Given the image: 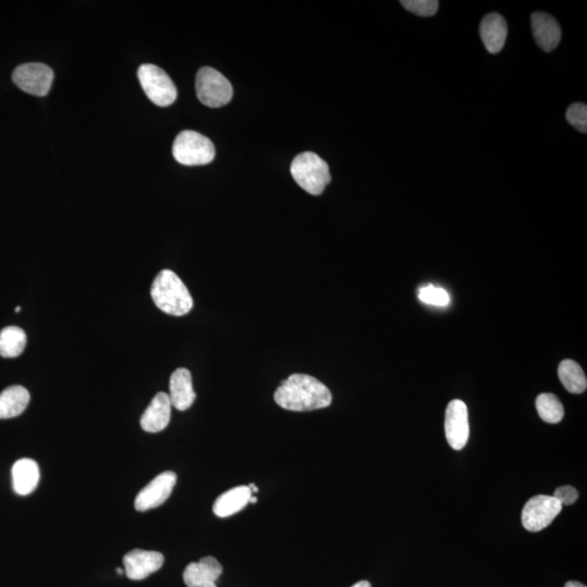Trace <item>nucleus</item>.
Wrapping results in <instances>:
<instances>
[{
  "instance_id": "obj_1",
  "label": "nucleus",
  "mask_w": 587,
  "mask_h": 587,
  "mask_svg": "<svg viewBox=\"0 0 587 587\" xmlns=\"http://www.w3.org/2000/svg\"><path fill=\"white\" fill-rule=\"evenodd\" d=\"M274 401L285 411L313 412L329 407L332 393L313 376L295 373L282 382L274 393Z\"/></svg>"
},
{
  "instance_id": "obj_2",
  "label": "nucleus",
  "mask_w": 587,
  "mask_h": 587,
  "mask_svg": "<svg viewBox=\"0 0 587 587\" xmlns=\"http://www.w3.org/2000/svg\"><path fill=\"white\" fill-rule=\"evenodd\" d=\"M152 298L164 313L182 317L191 312L194 302L187 287L174 271L165 269L154 279Z\"/></svg>"
},
{
  "instance_id": "obj_3",
  "label": "nucleus",
  "mask_w": 587,
  "mask_h": 587,
  "mask_svg": "<svg viewBox=\"0 0 587 587\" xmlns=\"http://www.w3.org/2000/svg\"><path fill=\"white\" fill-rule=\"evenodd\" d=\"M291 174L299 186L313 196H319L330 184L329 164L314 153H303L293 160Z\"/></svg>"
},
{
  "instance_id": "obj_4",
  "label": "nucleus",
  "mask_w": 587,
  "mask_h": 587,
  "mask_svg": "<svg viewBox=\"0 0 587 587\" xmlns=\"http://www.w3.org/2000/svg\"><path fill=\"white\" fill-rule=\"evenodd\" d=\"M174 157L184 165H204L214 162L215 148L208 137L195 131H183L176 136Z\"/></svg>"
},
{
  "instance_id": "obj_5",
  "label": "nucleus",
  "mask_w": 587,
  "mask_h": 587,
  "mask_svg": "<svg viewBox=\"0 0 587 587\" xmlns=\"http://www.w3.org/2000/svg\"><path fill=\"white\" fill-rule=\"evenodd\" d=\"M196 94L204 106L220 108L232 101L234 87L219 71L204 66L196 76Z\"/></svg>"
},
{
  "instance_id": "obj_6",
  "label": "nucleus",
  "mask_w": 587,
  "mask_h": 587,
  "mask_svg": "<svg viewBox=\"0 0 587 587\" xmlns=\"http://www.w3.org/2000/svg\"><path fill=\"white\" fill-rule=\"evenodd\" d=\"M144 92L158 107H168L176 101L177 90L173 80L154 65H143L137 71Z\"/></svg>"
},
{
  "instance_id": "obj_7",
  "label": "nucleus",
  "mask_w": 587,
  "mask_h": 587,
  "mask_svg": "<svg viewBox=\"0 0 587 587\" xmlns=\"http://www.w3.org/2000/svg\"><path fill=\"white\" fill-rule=\"evenodd\" d=\"M562 505L555 497L537 495L525 503L522 511V524L525 530L540 532L551 525L562 512Z\"/></svg>"
},
{
  "instance_id": "obj_8",
  "label": "nucleus",
  "mask_w": 587,
  "mask_h": 587,
  "mask_svg": "<svg viewBox=\"0 0 587 587\" xmlns=\"http://www.w3.org/2000/svg\"><path fill=\"white\" fill-rule=\"evenodd\" d=\"M13 80L20 90L43 97L51 91L54 71L43 64L21 65L14 71Z\"/></svg>"
},
{
  "instance_id": "obj_9",
  "label": "nucleus",
  "mask_w": 587,
  "mask_h": 587,
  "mask_svg": "<svg viewBox=\"0 0 587 587\" xmlns=\"http://www.w3.org/2000/svg\"><path fill=\"white\" fill-rule=\"evenodd\" d=\"M177 476L173 471H165L154 478L138 492L134 506L137 512H144L162 506L167 502L176 484Z\"/></svg>"
},
{
  "instance_id": "obj_10",
  "label": "nucleus",
  "mask_w": 587,
  "mask_h": 587,
  "mask_svg": "<svg viewBox=\"0 0 587 587\" xmlns=\"http://www.w3.org/2000/svg\"><path fill=\"white\" fill-rule=\"evenodd\" d=\"M445 433L448 444L455 451L467 445L470 434L466 403L455 400L448 403L445 415Z\"/></svg>"
},
{
  "instance_id": "obj_11",
  "label": "nucleus",
  "mask_w": 587,
  "mask_h": 587,
  "mask_svg": "<svg viewBox=\"0 0 587 587\" xmlns=\"http://www.w3.org/2000/svg\"><path fill=\"white\" fill-rule=\"evenodd\" d=\"M164 562L163 553L134 550L127 552L124 558L126 577L133 581H141L162 569Z\"/></svg>"
},
{
  "instance_id": "obj_12",
  "label": "nucleus",
  "mask_w": 587,
  "mask_h": 587,
  "mask_svg": "<svg viewBox=\"0 0 587 587\" xmlns=\"http://www.w3.org/2000/svg\"><path fill=\"white\" fill-rule=\"evenodd\" d=\"M224 568L214 557H204L198 562H191L183 573L187 587H217V580Z\"/></svg>"
},
{
  "instance_id": "obj_13",
  "label": "nucleus",
  "mask_w": 587,
  "mask_h": 587,
  "mask_svg": "<svg viewBox=\"0 0 587 587\" xmlns=\"http://www.w3.org/2000/svg\"><path fill=\"white\" fill-rule=\"evenodd\" d=\"M532 32L537 45L542 51L550 53L557 48L562 41V27L552 15L545 13H534L531 16Z\"/></svg>"
},
{
  "instance_id": "obj_14",
  "label": "nucleus",
  "mask_w": 587,
  "mask_h": 587,
  "mask_svg": "<svg viewBox=\"0 0 587 587\" xmlns=\"http://www.w3.org/2000/svg\"><path fill=\"white\" fill-rule=\"evenodd\" d=\"M171 401L167 393L160 392L141 418L142 429L148 433H158L167 428L171 419Z\"/></svg>"
},
{
  "instance_id": "obj_15",
  "label": "nucleus",
  "mask_w": 587,
  "mask_h": 587,
  "mask_svg": "<svg viewBox=\"0 0 587 587\" xmlns=\"http://www.w3.org/2000/svg\"><path fill=\"white\" fill-rule=\"evenodd\" d=\"M480 35L487 52L495 55L505 45L508 26L505 18L500 14H490L484 16L480 25Z\"/></svg>"
},
{
  "instance_id": "obj_16",
  "label": "nucleus",
  "mask_w": 587,
  "mask_h": 587,
  "mask_svg": "<svg viewBox=\"0 0 587 587\" xmlns=\"http://www.w3.org/2000/svg\"><path fill=\"white\" fill-rule=\"evenodd\" d=\"M171 405L180 412L191 408L196 400V393L193 389L192 374L184 368L174 371L170 379Z\"/></svg>"
},
{
  "instance_id": "obj_17",
  "label": "nucleus",
  "mask_w": 587,
  "mask_h": 587,
  "mask_svg": "<svg viewBox=\"0 0 587 587\" xmlns=\"http://www.w3.org/2000/svg\"><path fill=\"white\" fill-rule=\"evenodd\" d=\"M13 486L16 494L25 496L35 492L40 482V468L33 459L24 458L14 464Z\"/></svg>"
},
{
  "instance_id": "obj_18",
  "label": "nucleus",
  "mask_w": 587,
  "mask_h": 587,
  "mask_svg": "<svg viewBox=\"0 0 587 587\" xmlns=\"http://www.w3.org/2000/svg\"><path fill=\"white\" fill-rule=\"evenodd\" d=\"M252 496L253 492L249 486H236L218 497L214 502V512L219 518L234 516L248 505Z\"/></svg>"
},
{
  "instance_id": "obj_19",
  "label": "nucleus",
  "mask_w": 587,
  "mask_h": 587,
  "mask_svg": "<svg viewBox=\"0 0 587 587\" xmlns=\"http://www.w3.org/2000/svg\"><path fill=\"white\" fill-rule=\"evenodd\" d=\"M30 393L24 386L15 385L0 394V419L18 417L30 403Z\"/></svg>"
},
{
  "instance_id": "obj_20",
  "label": "nucleus",
  "mask_w": 587,
  "mask_h": 587,
  "mask_svg": "<svg viewBox=\"0 0 587 587\" xmlns=\"http://www.w3.org/2000/svg\"><path fill=\"white\" fill-rule=\"evenodd\" d=\"M559 379L568 392L582 394L586 391L587 380L582 368L573 360H563L558 368Z\"/></svg>"
},
{
  "instance_id": "obj_21",
  "label": "nucleus",
  "mask_w": 587,
  "mask_h": 587,
  "mask_svg": "<svg viewBox=\"0 0 587 587\" xmlns=\"http://www.w3.org/2000/svg\"><path fill=\"white\" fill-rule=\"evenodd\" d=\"M26 345V334L18 326H7L0 331V356L15 358L24 353Z\"/></svg>"
},
{
  "instance_id": "obj_22",
  "label": "nucleus",
  "mask_w": 587,
  "mask_h": 587,
  "mask_svg": "<svg viewBox=\"0 0 587 587\" xmlns=\"http://www.w3.org/2000/svg\"><path fill=\"white\" fill-rule=\"evenodd\" d=\"M536 411L541 419L547 423L556 424L561 423L563 419L564 409L558 397L551 394V393H544L536 398Z\"/></svg>"
},
{
  "instance_id": "obj_23",
  "label": "nucleus",
  "mask_w": 587,
  "mask_h": 587,
  "mask_svg": "<svg viewBox=\"0 0 587 587\" xmlns=\"http://www.w3.org/2000/svg\"><path fill=\"white\" fill-rule=\"evenodd\" d=\"M401 4L412 14L419 16H432L439 10L437 0H402Z\"/></svg>"
},
{
  "instance_id": "obj_24",
  "label": "nucleus",
  "mask_w": 587,
  "mask_h": 587,
  "mask_svg": "<svg viewBox=\"0 0 587 587\" xmlns=\"http://www.w3.org/2000/svg\"><path fill=\"white\" fill-rule=\"evenodd\" d=\"M419 298L421 302L434 304V306L443 307L450 303V295H448L447 292L440 289V287L432 285L423 287L419 291Z\"/></svg>"
},
{
  "instance_id": "obj_25",
  "label": "nucleus",
  "mask_w": 587,
  "mask_h": 587,
  "mask_svg": "<svg viewBox=\"0 0 587 587\" xmlns=\"http://www.w3.org/2000/svg\"><path fill=\"white\" fill-rule=\"evenodd\" d=\"M566 118L569 124L578 131L587 132V106L585 104H572L567 110Z\"/></svg>"
},
{
  "instance_id": "obj_26",
  "label": "nucleus",
  "mask_w": 587,
  "mask_h": 587,
  "mask_svg": "<svg viewBox=\"0 0 587 587\" xmlns=\"http://www.w3.org/2000/svg\"><path fill=\"white\" fill-rule=\"evenodd\" d=\"M553 497H555L562 506H570L578 501L579 492L573 486L564 485L558 487L555 492H553Z\"/></svg>"
},
{
  "instance_id": "obj_27",
  "label": "nucleus",
  "mask_w": 587,
  "mask_h": 587,
  "mask_svg": "<svg viewBox=\"0 0 587 587\" xmlns=\"http://www.w3.org/2000/svg\"><path fill=\"white\" fill-rule=\"evenodd\" d=\"M564 587H586V585L577 582V581H570Z\"/></svg>"
},
{
  "instance_id": "obj_28",
  "label": "nucleus",
  "mask_w": 587,
  "mask_h": 587,
  "mask_svg": "<svg viewBox=\"0 0 587 587\" xmlns=\"http://www.w3.org/2000/svg\"><path fill=\"white\" fill-rule=\"evenodd\" d=\"M352 587H373V586H371L368 581H360V582L353 585Z\"/></svg>"
},
{
  "instance_id": "obj_29",
  "label": "nucleus",
  "mask_w": 587,
  "mask_h": 587,
  "mask_svg": "<svg viewBox=\"0 0 587 587\" xmlns=\"http://www.w3.org/2000/svg\"><path fill=\"white\" fill-rule=\"evenodd\" d=\"M248 486H249V489H251L252 492H258V491H259L258 487L256 485H254V483L251 484V485H248Z\"/></svg>"
},
{
  "instance_id": "obj_30",
  "label": "nucleus",
  "mask_w": 587,
  "mask_h": 587,
  "mask_svg": "<svg viewBox=\"0 0 587 587\" xmlns=\"http://www.w3.org/2000/svg\"><path fill=\"white\" fill-rule=\"evenodd\" d=\"M257 501H258V500H257V497L252 496V497H251V501H249V502H251V503H256V502H257Z\"/></svg>"
},
{
  "instance_id": "obj_31",
  "label": "nucleus",
  "mask_w": 587,
  "mask_h": 587,
  "mask_svg": "<svg viewBox=\"0 0 587 587\" xmlns=\"http://www.w3.org/2000/svg\"><path fill=\"white\" fill-rule=\"evenodd\" d=\"M115 572H117L119 574H124V570H122V569H120V568H118L117 570H115Z\"/></svg>"
},
{
  "instance_id": "obj_32",
  "label": "nucleus",
  "mask_w": 587,
  "mask_h": 587,
  "mask_svg": "<svg viewBox=\"0 0 587 587\" xmlns=\"http://www.w3.org/2000/svg\"><path fill=\"white\" fill-rule=\"evenodd\" d=\"M20 309H21L20 307H16V308H15V313H19V312H20Z\"/></svg>"
}]
</instances>
